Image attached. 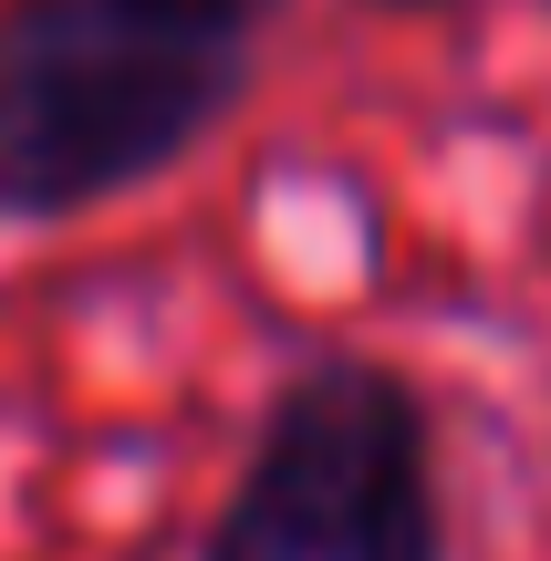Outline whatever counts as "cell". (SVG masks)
<instances>
[{"mask_svg": "<svg viewBox=\"0 0 551 561\" xmlns=\"http://www.w3.org/2000/svg\"><path fill=\"white\" fill-rule=\"evenodd\" d=\"M250 83V0H0V219L167 178Z\"/></svg>", "mask_w": 551, "mask_h": 561, "instance_id": "6da1fadb", "label": "cell"}, {"mask_svg": "<svg viewBox=\"0 0 551 561\" xmlns=\"http://www.w3.org/2000/svg\"><path fill=\"white\" fill-rule=\"evenodd\" d=\"M198 561H437L416 396L365 354L291 375Z\"/></svg>", "mask_w": 551, "mask_h": 561, "instance_id": "7a4b0ae2", "label": "cell"}, {"mask_svg": "<svg viewBox=\"0 0 551 561\" xmlns=\"http://www.w3.org/2000/svg\"><path fill=\"white\" fill-rule=\"evenodd\" d=\"M375 11H427V0H375Z\"/></svg>", "mask_w": 551, "mask_h": 561, "instance_id": "3957f363", "label": "cell"}]
</instances>
